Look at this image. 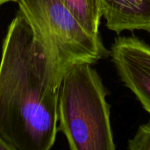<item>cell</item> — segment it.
<instances>
[{"label": "cell", "mask_w": 150, "mask_h": 150, "mask_svg": "<svg viewBox=\"0 0 150 150\" xmlns=\"http://www.w3.org/2000/svg\"><path fill=\"white\" fill-rule=\"evenodd\" d=\"M64 70L54 49L18 11L0 59V134L14 150L54 146Z\"/></svg>", "instance_id": "cell-1"}, {"label": "cell", "mask_w": 150, "mask_h": 150, "mask_svg": "<svg viewBox=\"0 0 150 150\" xmlns=\"http://www.w3.org/2000/svg\"><path fill=\"white\" fill-rule=\"evenodd\" d=\"M107 90L89 62H76L62 75L58 128L71 150H114Z\"/></svg>", "instance_id": "cell-2"}, {"label": "cell", "mask_w": 150, "mask_h": 150, "mask_svg": "<svg viewBox=\"0 0 150 150\" xmlns=\"http://www.w3.org/2000/svg\"><path fill=\"white\" fill-rule=\"evenodd\" d=\"M18 11L54 49L64 69L76 62L95 63L109 51L100 34L88 32L62 0H15Z\"/></svg>", "instance_id": "cell-3"}, {"label": "cell", "mask_w": 150, "mask_h": 150, "mask_svg": "<svg viewBox=\"0 0 150 150\" xmlns=\"http://www.w3.org/2000/svg\"><path fill=\"white\" fill-rule=\"evenodd\" d=\"M110 55L123 83L150 113V45L139 37L120 36Z\"/></svg>", "instance_id": "cell-4"}, {"label": "cell", "mask_w": 150, "mask_h": 150, "mask_svg": "<svg viewBox=\"0 0 150 150\" xmlns=\"http://www.w3.org/2000/svg\"><path fill=\"white\" fill-rule=\"evenodd\" d=\"M102 17L111 31L150 33V0H99Z\"/></svg>", "instance_id": "cell-5"}, {"label": "cell", "mask_w": 150, "mask_h": 150, "mask_svg": "<svg viewBox=\"0 0 150 150\" xmlns=\"http://www.w3.org/2000/svg\"><path fill=\"white\" fill-rule=\"evenodd\" d=\"M62 2L88 32L99 34L102 18L99 0H62Z\"/></svg>", "instance_id": "cell-6"}, {"label": "cell", "mask_w": 150, "mask_h": 150, "mask_svg": "<svg viewBox=\"0 0 150 150\" xmlns=\"http://www.w3.org/2000/svg\"><path fill=\"white\" fill-rule=\"evenodd\" d=\"M130 150H150V123L139 127L134 136L128 141Z\"/></svg>", "instance_id": "cell-7"}, {"label": "cell", "mask_w": 150, "mask_h": 150, "mask_svg": "<svg viewBox=\"0 0 150 150\" xmlns=\"http://www.w3.org/2000/svg\"><path fill=\"white\" fill-rule=\"evenodd\" d=\"M0 150H14V149L4 139L0 134Z\"/></svg>", "instance_id": "cell-8"}, {"label": "cell", "mask_w": 150, "mask_h": 150, "mask_svg": "<svg viewBox=\"0 0 150 150\" xmlns=\"http://www.w3.org/2000/svg\"><path fill=\"white\" fill-rule=\"evenodd\" d=\"M10 1H14L15 2V0H0V5H2V4H4L5 3H8Z\"/></svg>", "instance_id": "cell-9"}]
</instances>
